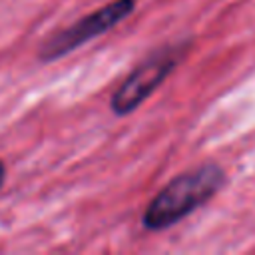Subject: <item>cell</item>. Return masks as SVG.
I'll list each match as a JSON object with an SVG mask.
<instances>
[{
	"instance_id": "cell-4",
	"label": "cell",
	"mask_w": 255,
	"mask_h": 255,
	"mask_svg": "<svg viewBox=\"0 0 255 255\" xmlns=\"http://www.w3.org/2000/svg\"><path fill=\"white\" fill-rule=\"evenodd\" d=\"M4 181H6V165H4V161L0 159V187L4 185Z\"/></svg>"
},
{
	"instance_id": "cell-1",
	"label": "cell",
	"mask_w": 255,
	"mask_h": 255,
	"mask_svg": "<svg viewBox=\"0 0 255 255\" xmlns=\"http://www.w3.org/2000/svg\"><path fill=\"white\" fill-rule=\"evenodd\" d=\"M225 185V171L219 163H201L169 179L147 203L141 225L147 231L173 227L201 205H205Z\"/></svg>"
},
{
	"instance_id": "cell-3",
	"label": "cell",
	"mask_w": 255,
	"mask_h": 255,
	"mask_svg": "<svg viewBox=\"0 0 255 255\" xmlns=\"http://www.w3.org/2000/svg\"><path fill=\"white\" fill-rule=\"evenodd\" d=\"M133 10H135V0H114V2L104 4L102 8L86 14L84 18L76 20L68 28L58 30L56 34L46 38L40 44L38 60L48 64V62H54V60L78 50L82 44L116 28Z\"/></svg>"
},
{
	"instance_id": "cell-2",
	"label": "cell",
	"mask_w": 255,
	"mask_h": 255,
	"mask_svg": "<svg viewBox=\"0 0 255 255\" xmlns=\"http://www.w3.org/2000/svg\"><path fill=\"white\" fill-rule=\"evenodd\" d=\"M189 50V42H175L161 46L153 54H149L141 64H137L126 80L118 86L110 100V108L116 116H128L137 106H141L161 84L163 80L177 68L183 56Z\"/></svg>"
}]
</instances>
